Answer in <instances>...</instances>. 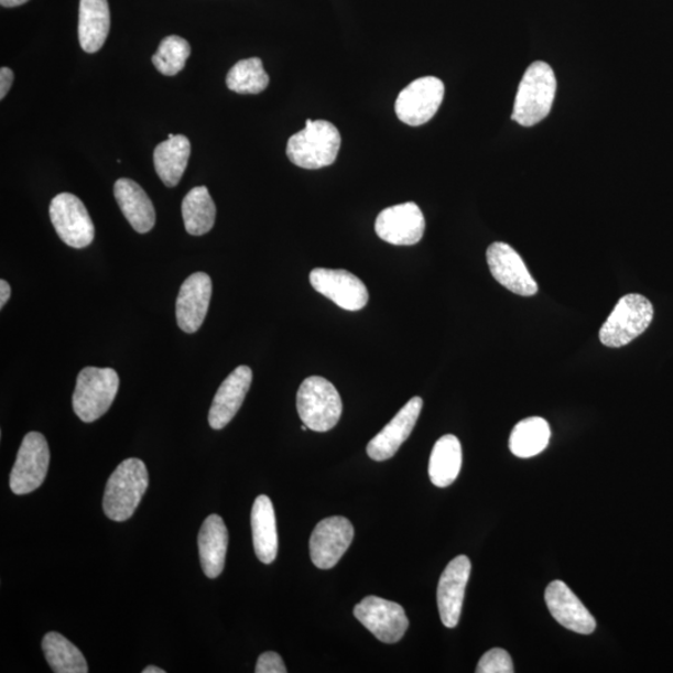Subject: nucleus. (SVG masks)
<instances>
[{"label":"nucleus","instance_id":"obj_20","mask_svg":"<svg viewBox=\"0 0 673 673\" xmlns=\"http://www.w3.org/2000/svg\"><path fill=\"white\" fill-rule=\"evenodd\" d=\"M198 554L204 574L208 579H216L224 572L229 532L220 515L207 517L198 533Z\"/></svg>","mask_w":673,"mask_h":673},{"label":"nucleus","instance_id":"obj_36","mask_svg":"<svg viewBox=\"0 0 673 673\" xmlns=\"http://www.w3.org/2000/svg\"><path fill=\"white\" fill-rule=\"evenodd\" d=\"M166 671L163 669H159L156 666H148L142 670V673H165Z\"/></svg>","mask_w":673,"mask_h":673},{"label":"nucleus","instance_id":"obj_8","mask_svg":"<svg viewBox=\"0 0 673 673\" xmlns=\"http://www.w3.org/2000/svg\"><path fill=\"white\" fill-rule=\"evenodd\" d=\"M50 215L56 234L65 245L84 249L94 241L95 227L79 197L69 193L56 195L51 203Z\"/></svg>","mask_w":673,"mask_h":673},{"label":"nucleus","instance_id":"obj_18","mask_svg":"<svg viewBox=\"0 0 673 673\" xmlns=\"http://www.w3.org/2000/svg\"><path fill=\"white\" fill-rule=\"evenodd\" d=\"M545 603L553 618L567 630L590 634L596 629L594 616L565 583L553 582L546 587Z\"/></svg>","mask_w":673,"mask_h":673},{"label":"nucleus","instance_id":"obj_22","mask_svg":"<svg viewBox=\"0 0 673 673\" xmlns=\"http://www.w3.org/2000/svg\"><path fill=\"white\" fill-rule=\"evenodd\" d=\"M254 553L263 564H272L278 557L279 535L276 515L272 501L267 496L254 500L251 511Z\"/></svg>","mask_w":673,"mask_h":673},{"label":"nucleus","instance_id":"obj_5","mask_svg":"<svg viewBox=\"0 0 673 673\" xmlns=\"http://www.w3.org/2000/svg\"><path fill=\"white\" fill-rule=\"evenodd\" d=\"M343 400L336 387L324 377H310L297 393V411L303 424L315 432L335 428L343 415Z\"/></svg>","mask_w":673,"mask_h":673},{"label":"nucleus","instance_id":"obj_16","mask_svg":"<svg viewBox=\"0 0 673 673\" xmlns=\"http://www.w3.org/2000/svg\"><path fill=\"white\" fill-rule=\"evenodd\" d=\"M213 295V281L208 274H192L180 289L176 301L177 325L185 334H195L204 324Z\"/></svg>","mask_w":673,"mask_h":673},{"label":"nucleus","instance_id":"obj_35","mask_svg":"<svg viewBox=\"0 0 673 673\" xmlns=\"http://www.w3.org/2000/svg\"><path fill=\"white\" fill-rule=\"evenodd\" d=\"M26 2H30V0H0V4H2L4 8L19 7L25 4Z\"/></svg>","mask_w":673,"mask_h":673},{"label":"nucleus","instance_id":"obj_1","mask_svg":"<svg viewBox=\"0 0 673 673\" xmlns=\"http://www.w3.org/2000/svg\"><path fill=\"white\" fill-rule=\"evenodd\" d=\"M556 89L552 66L544 62L533 63L520 82L511 119L525 128L539 124L552 111Z\"/></svg>","mask_w":673,"mask_h":673},{"label":"nucleus","instance_id":"obj_10","mask_svg":"<svg viewBox=\"0 0 673 673\" xmlns=\"http://www.w3.org/2000/svg\"><path fill=\"white\" fill-rule=\"evenodd\" d=\"M354 614L368 631L384 643L401 641L410 627V621L400 604L378 596L365 597L356 605Z\"/></svg>","mask_w":673,"mask_h":673},{"label":"nucleus","instance_id":"obj_3","mask_svg":"<svg viewBox=\"0 0 673 673\" xmlns=\"http://www.w3.org/2000/svg\"><path fill=\"white\" fill-rule=\"evenodd\" d=\"M340 142L343 138L332 122L308 119L306 128L290 138L287 156L302 169L327 167L337 160Z\"/></svg>","mask_w":673,"mask_h":673},{"label":"nucleus","instance_id":"obj_11","mask_svg":"<svg viewBox=\"0 0 673 673\" xmlns=\"http://www.w3.org/2000/svg\"><path fill=\"white\" fill-rule=\"evenodd\" d=\"M354 538V525L344 517L319 521L310 540L312 563L322 571L336 566L352 544Z\"/></svg>","mask_w":673,"mask_h":673},{"label":"nucleus","instance_id":"obj_15","mask_svg":"<svg viewBox=\"0 0 673 673\" xmlns=\"http://www.w3.org/2000/svg\"><path fill=\"white\" fill-rule=\"evenodd\" d=\"M470 572L469 557L460 555L453 558L441 576L437 601L445 628L454 629L459 622Z\"/></svg>","mask_w":673,"mask_h":673},{"label":"nucleus","instance_id":"obj_32","mask_svg":"<svg viewBox=\"0 0 673 673\" xmlns=\"http://www.w3.org/2000/svg\"><path fill=\"white\" fill-rule=\"evenodd\" d=\"M256 673H286L282 658L278 652H264L256 665Z\"/></svg>","mask_w":673,"mask_h":673},{"label":"nucleus","instance_id":"obj_12","mask_svg":"<svg viewBox=\"0 0 673 673\" xmlns=\"http://www.w3.org/2000/svg\"><path fill=\"white\" fill-rule=\"evenodd\" d=\"M379 239L395 246L419 243L425 231L424 215L419 205L405 203L386 208L375 226Z\"/></svg>","mask_w":673,"mask_h":673},{"label":"nucleus","instance_id":"obj_17","mask_svg":"<svg viewBox=\"0 0 673 673\" xmlns=\"http://www.w3.org/2000/svg\"><path fill=\"white\" fill-rule=\"evenodd\" d=\"M423 408L421 397H413L394 419L368 443L367 453L369 458L376 462H384L394 457L402 444L410 438L416 421Z\"/></svg>","mask_w":673,"mask_h":673},{"label":"nucleus","instance_id":"obj_31","mask_svg":"<svg viewBox=\"0 0 673 673\" xmlns=\"http://www.w3.org/2000/svg\"><path fill=\"white\" fill-rule=\"evenodd\" d=\"M478 673H513L514 665L509 653L502 649H491L480 659Z\"/></svg>","mask_w":673,"mask_h":673},{"label":"nucleus","instance_id":"obj_28","mask_svg":"<svg viewBox=\"0 0 673 673\" xmlns=\"http://www.w3.org/2000/svg\"><path fill=\"white\" fill-rule=\"evenodd\" d=\"M183 219L189 235L203 236L211 231L216 220V206L207 187H194L185 196Z\"/></svg>","mask_w":673,"mask_h":673},{"label":"nucleus","instance_id":"obj_7","mask_svg":"<svg viewBox=\"0 0 673 673\" xmlns=\"http://www.w3.org/2000/svg\"><path fill=\"white\" fill-rule=\"evenodd\" d=\"M51 463L50 445L42 433H28L19 448L9 486L15 496L41 488Z\"/></svg>","mask_w":673,"mask_h":673},{"label":"nucleus","instance_id":"obj_30","mask_svg":"<svg viewBox=\"0 0 673 673\" xmlns=\"http://www.w3.org/2000/svg\"><path fill=\"white\" fill-rule=\"evenodd\" d=\"M189 54H192V46L184 37L170 35L161 41L153 56V63L161 74L174 77L185 68Z\"/></svg>","mask_w":673,"mask_h":673},{"label":"nucleus","instance_id":"obj_29","mask_svg":"<svg viewBox=\"0 0 673 673\" xmlns=\"http://www.w3.org/2000/svg\"><path fill=\"white\" fill-rule=\"evenodd\" d=\"M269 84V75L260 58L236 63L226 78L227 88L237 94H260L268 89Z\"/></svg>","mask_w":673,"mask_h":673},{"label":"nucleus","instance_id":"obj_9","mask_svg":"<svg viewBox=\"0 0 673 673\" xmlns=\"http://www.w3.org/2000/svg\"><path fill=\"white\" fill-rule=\"evenodd\" d=\"M444 83L435 77L414 80L404 88L395 101V113L404 124L421 127L431 121L444 99Z\"/></svg>","mask_w":673,"mask_h":673},{"label":"nucleus","instance_id":"obj_34","mask_svg":"<svg viewBox=\"0 0 673 673\" xmlns=\"http://www.w3.org/2000/svg\"><path fill=\"white\" fill-rule=\"evenodd\" d=\"M11 293L12 290L9 283L6 280L0 281V308L6 306L9 297H11Z\"/></svg>","mask_w":673,"mask_h":673},{"label":"nucleus","instance_id":"obj_25","mask_svg":"<svg viewBox=\"0 0 673 673\" xmlns=\"http://www.w3.org/2000/svg\"><path fill=\"white\" fill-rule=\"evenodd\" d=\"M463 463L462 444L455 435H444L431 454L430 478L435 487L447 488L458 478Z\"/></svg>","mask_w":673,"mask_h":673},{"label":"nucleus","instance_id":"obj_26","mask_svg":"<svg viewBox=\"0 0 673 673\" xmlns=\"http://www.w3.org/2000/svg\"><path fill=\"white\" fill-rule=\"evenodd\" d=\"M552 431L544 419L530 416L519 422L509 439V448L518 458H533L544 452L549 445Z\"/></svg>","mask_w":673,"mask_h":673},{"label":"nucleus","instance_id":"obj_13","mask_svg":"<svg viewBox=\"0 0 673 673\" xmlns=\"http://www.w3.org/2000/svg\"><path fill=\"white\" fill-rule=\"evenodd\" d=\"M487 261L492 278L501 286L524 297L534 296L538 292V283L530 274L525 262L508 243H491L487 251Z\"/></svg>","mask_w":673,"mask_h":673},{"label":"nucleus","instance_id":"obj_24","mask_svg":"<svg viewBox=\"0 0 673 673\" xmlns=\"http://www.w3.org/2000/svg\"><path fill=\"white\" fill-rule=\"evenodd\" d=\"M192 154V144L184 135L170 134L154 151L155 170L167 187H175L182 180Z\"/></svg>","mask_w":673,"mask_h":673},{"label":"nucleus","instance_id":"obj_33","mask_svg":"<svg viewBox=\"0 0 673 673\" xmlns=\"http://www.w3.org/2000/svg\"><path fill=\"white\" fill-rule=\"evenodd\" d=\"M13 80V70L3 66V68L0 69V99H4L8 91L11 90Z\"/></svg>","mask_w":673,"mask_h":673},{"label":"nucleus","instance_id":"obj_23","mask_svg":"<svg viewBox=\"0 0 673 673\" xmlns=\"http://www.w3.org/2000/svg\"><path fill=\"white\" fill-rule=\"evenodd\" d=\"M109 31L108 0H80L78 35L82 50L89 54L100 51Z\"/></svg>","mask_w":673,"mask_h":673},{"label":"nucleus","instance_id":"obj_21","mask_svg":"<svg viewBox=\"0 0 673 673\" xmlns=\"http://www.w3.org/2000/svg\"><path fill=\"white\" fill-rule=\"evenodd\" d=\"M113 195L126 219L139 234L153 230L156 222L155 207L142 187L130 178H119Z\"/></svg>","mask_w":673,"mask_h":673},{"label":"nucleus","instance_id":"obj_14","mask_svg":"<svg viewBox=\"0 0 673 673\" xmlns=\"http://www.w3.org/2000/svg\"><path fill=\"white\" fill-rule=\"evenodd\" d=\"M310 281L321 295L347 311H359L367 306L369 295L366 284L346 270L316 269Z\"/></svg>","mask_w":673,"mask_h":673},{"label":"nucleus","instance_id":"obj_4","mask_svg":"<svg viewBox=\"0 0 673 673\" xmlns=\"http://www.w3.org/2000/svg\"><path fill=\"white\" fill-rule=\"evenodd\" d=\"M119 376L111 368L85 367L79 373L73 395V410L85 423L101 419L116 401Z\"/></svg>","mask_w":673,"mask_h":673},{"label":"nucleus","instance_id":"obj_19","mask_svg":"<svg viewBox=\"0 0 673 673\" xmlns=\"http://www.w3.org/2000/svg\"><path fill=\"white\" fill-rule=\"evenodd\" d=\"M252 383V371L248 366H240L225 379L215 394L210 412H208V424L213 430H224L229 424L245 401Z\"/></svg>","mask_w":673,"mask_h":673},{"label":"nucleus","instance_id":"obj_6","mask_svg":"<svg viewBox=\"0 0 673 673\" xmlns=\"http://www.w3.org/2000/svg\"><path fill=\"white\" fill-rule=\"evenodd\" d=\"M653 318L652 303L637 293L623 296L600 329L603 345L620 348L632 343L649 328Z\"/></svg>","mask_w":673,"mask_h":673},{"label":"nucleus","instance_id":"obj_2","mask_svg":"<svg viewBox=\"0 0 673 673\" xmlns=\"http://www.w3.org/2000/svg\"><path fill=\"white\" fill-rule=\"evenodd\" d=\"M149 487L145 463L129 458L111 474L104 492V513L113 521H127L134 515Z\"/></svg>","mask_w":673,"mask_h":673},{"label":"nucleus","instance_id":"obj_27","mask_svg":"<svg viewBox=\"0 0 673 673\" xmlns=\"http://www.w3.org/2000/svg\"><path fill=\"white\" fill-rule=\"evenodd\" d=\"M47 663L55 673H88V663L80 650L59 632L46 633L42 642Z\"/></svg>","mask_w":673,"mask_h":673}]
</instances>
